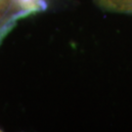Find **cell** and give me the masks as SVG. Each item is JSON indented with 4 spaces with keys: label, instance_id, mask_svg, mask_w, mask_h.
Returning <instances> with one entry per match:
<instances>
[{
    "label": "cell",
    "instance_id": "obj_1",
    "mask_svg": "<svg viewBox=\"0 0 132 132\" xmlns=\"http://www.w3.org/2000/svg\"><path fill=\"white\" fill-rule=\"evenodd\" d=\"M95 2L105 11L132 14V0H95Z\"/></svg>",
    "mask_w": 132,
    "mask_h": 132
}]
</instances>
